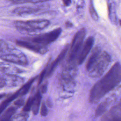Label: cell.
<instances>
[{"mask_svg":"<svg viewBox=\"0 0 121 121\" xmlns=\"http://www.w3.org/2000/svg\"><path fill=\"white\" fill-rule=\"evenodd\" d=\"M47 89V84L45 83L42 85V86L40 88V91L42 94H44L46 92Z\"/></svg>","mask_w":121,"mask_h":121,"instance_id":"obj_29","label":"cell"},{"mask_svg":"<svg viewBox=\"0 0 121 121\" xmlns=\"http://www.w3.org/2000/svg\"><path fill=\"white\" fill-rule=\"evenodd\" d=\"M111 61L110 54L105 51H101L89 69L86 70L88 75L95 78L100 77L106 70Z\"/></svg>","mask_w":121,"mask_h":121,"instance_id":"obj_2","label":"cell"},{"mask_svg":"<svg viewBox=\"0 0 121 121\" xmlns=\"http://www.w3.org/2000/svg\"><path fill=\"white\" fill-rule=\"evenodd\" d=\"M13 4H23L26 3H39L51 0H10Z\"/></svg>","mask_w":121,"mask_h":121,"instance_id":"obj_20","label":"cell"},{"mask_svg":"<svg viewBox=\"0 0 121 121\" xmlns=\"http://www.w3.org/2000/svg\"><path fill=\"white\" fill-rule=\"evenodd\" d=\"M33 100V96H30L27 99L26 104H25L24 107L23 108V111L24 112H28L31 109Z\"/></svg>","mask_w":121,"mask_h":121,"instance_id":"obj_23","label":"cell"},{"mask_svg":"<svg viewBox=\"0 0 121 121\" xmlns=\"http://www.w3.org/2000/svg\"><path fill=\"white\" fill-rule=\"evenodd\" d=\"M89 11H90V13L92 18L95 21L98 20L99 18V17L95 9V7L93 5V3L92 0L90 1V4L89 7Z\"/></svg>","mask_w":121,"mask_h":121,"instance_id":"obj_21","label":"cell"},{"mask_svg":"<svg viewBox=\"0 0 121 121\" xmlns=\"http://www.w3.org/2000/svg\"><path fill=\"white\" fill-rule=\"evenodd\" d=\"M0 59L9 62L21 65H26L28 63L26 57L23 53L17 52L15 49L11 47L0 54Z\"/></svg>","mask_w":121,"mask_h":121,"instance_id":"obj_5","label":"cell"},{"mask_svg":"<svg viewBox=\"0 0 121 121\" xmlns=\"http://www.w3.org/2000/svg\"><path fill=\"white\" fill-rule=\"evenodd\" d=\"M41 93L40 92V90H38L36 93L35 95L33 96V104L31 107L33 113L34 115H36L38 112L41 104Z\"/></svg>","mask_w":121,"mask_h":121,"instance_id":"obj_17","label":"cell"},{"mask_svg":"<svg viewBox=\"0 0 121 121\" xmlns=\"http://www.w3.org/2000/svg\"><path fill=\"white\" fill-rule=\"evenodd\" d=\"M9 47L10 46L6 41L0 39V54L7 51Z\"/></svg>","mask_w":121,"mask_h":121,"instance_id":"obj_24","label":"cell"},{"mask_svg":"<svg viewBox=\"0 0 121 121\" xmlns=\"http://www.w3.org/2000/svg\"><path fill=\"white\" fill-rule=\"evenodd\" d=\"M47 66H48V65L42 70L41 74H40V76L38 78V85L41 84V83L42 82L44 77L45 76V74H46V70H47Z\"/></svg>","mask_w":121,"mask_h":121,"instance_id":"obj_26","label":"cell"},{"mask_svg":"<svg viewBox=\"0 0 121 121\" xmlns=\"http://www.w3.org/2000/svg\"><path fill=\"white\" fill-rule=\"evenodd\" d=\"M5 82V86H16L20 85L23 81V79L15 74H6L3 75Z\"/></svg>","mask_w":121,"mask_h":121,"instance_id":"obj_12","label":"cell"},{"mask_svg":"<svg viewBox=\"0 0 121 121\" xmlns=\"http://www.w3.org/2000/svg\"><path fill=\"white\" fill-rule=\"evenodd\" d=\"M65 25H66V27H72V26H73L72 24L69 21L66 22L65 23Z\"/></svg>","mask_w":121,"mask_h":121,"instance_id":"obj_32","label":"cell"},{"mask_svg":"<svg viewBox=\"0 0 121 121\" xmlns=\"http://www.w3.org/2000/svg\"><path fill=\"white\" fill-rule=\"evenodd\" d=\"M50 21L46 19L33 20H17L14 23L16 28L21 33H26L40 31L47 27L50 25Z\"/></svg>","mask_w":121,"mask_h":121,"instance_id":"obj_4","label":"cell"},{"mask_svg":"<svg viewBox=\"0 0 121 121\" xmlns=\"http://www.w3.org/2000/svg\"><path fill=\"white\" fill-rule=\"evenodd\" d=\"M77 72V65H66L61 74V79L65 82H70L75 78Z\"/></svg>","mask_w":121,"mask_h":121,"instance_id":"obj_11","label":"cell"},{"mask_svg":"<svg viewBox=\"0 0 121 121\" xmlns=\"http://www.w3.org/2000/svg\"><path fill=\"white\" fill-rule=\"evenodd\" d=\"M48 113V110L46 105L44 102H43L42 104V106L41 108V115L42 116H45L47 115Z\"/></svg>","mask_w":121,"mask_h":121,"instance_id":"obj_25","label":"cell"},{"mask_svg":"<svg viewBox=\"0 0 121 121\" xmlns=\"http://www.w3.org/2000/svg\"><path fill=\"white\" fill-rule=\"evenodd\" d=\"M94 43V38L89 36L85 41L80 49L77 59V65H81L86 59L87 55L91 51Z\"/></svg>","mask_w":121,"mask_h":121,"instance_id":"obj_8","label":"cell"},{"mask_svg":"<svg viewBox=\"0 0 121 121\" xmlns=\"http://www.w3.org/2000/svg\"><path fill=\"white\" fill-rule=\"evenodd\" d=\"M107 1L109 18L111 20L115 21L116 20L115 1L114 0H107Z\"/></svg>","mask_w":121,"mask_h":121,"instance_id":"obj_18","label":"cell"},{"mask_svg":"<svg viewBox=\"0 0 121 121\" xmlns=\"http://www.w3.org/2000/svg\"><path fill=\"white\" fill-rule=\"evenodd\" d=\"M86 31L84 28L78 30L75 35L69 48L66 65H77V59L83 44Z\"/></svg>","mask_w":121,"mask_h":121,"instance_id":"obj_3","label":"cell"},{"mask_svg":"<svg viewBox=\"0 0 121 121\" xmlns=\"http://www.w3.org/2000/svg\"><path fill=\"white\" fill-rule=\"evenodd\" d=\"M103 121H120L121 120V103H119L104 114L101 119Z\"/></svg>","mask_w":121,"mask_h":121,"instance_id":"obj_9","label":"cell"},{"mask_svg":"<svg viewBox=\"0 0 121 121\" xmlns=\"http://www.w3.org/2000/svg\"><path fill=\"white\" fill-rule=\"evenodd\" d=\"M63 4L65 6H69L71 3V0H62Z\"/></svg>","mask_w":121,"mask_h":121,"instance_id":"obj_31","label":"cell"},{"mask_svg":"<svg viewBox=\"0 0 121 121\" xmlns=\"http://www.w3.org/2000/svg\"><path fill=\"white\" fill-rule=\"evenodd\" d=\"M24 99L23 98H20L15 101L14 105L17 107H20L23 105V104H24Z\"/></svg>","mask_w":121,"mask_h":121,"instance_id":"obj_27","label":"cell"},{"mask_svg":"<svg viewBox=\"0 0 121 121\" xmlns=\"http://www.w3.org/2000/svg\"><path fill=\"white\" fill-rule=\"evenodd\" d=\"M41 9L38 8L23 6L16 8L13 10V12L17 15L22 16L35 14L38 12Z\"/></svg>","mask_w":121,"mask_h":121,"instance_id":"obj_14","label":"cell"},{"mask_svg":"<svg viewBox=\"0 0 121 121\" xmlns=\"http://www.w3.org/2000/svg\"><path fill=\"white\" fill-rule=\"evenodd\" d=\"M5 86V80L3 75L0 74V88L3 87Z\"/></svg>","mask_w":121,"mask_h":121,"instance_id":"obj_28","label":"cell"},{"mask_svg":"<svg viewBox=\"0 0 121 121\" xmlns=\"http://www.w3.org/2000/svg\"><path fill=\"white\" fill-rule=\"evenodd\" d=\"M16 44L20 47L41 54L45 53L48 51L46 46L39 44L27 39L17 40L16 41Z\"/></svg>","mask_w":121,"mask_h":121,"instance_id":"obj_7","label":"cell"},{"mask_svg":"<svg viewBox=\"0 0 121 121\" xmlns=\"http://www.w3.org/2000/svg\"><path fill=\"white\" fill-rule=\"evenodd\" d=\"M26 95V93L23 89V88L21 87L18 90H17L16 93L13 94L12 95L8 98L7 99L4 101L0 104V115L2 113V112L5 110L6 107L13 100L15 99L18 96H23Z\"/></svg>","mask_w":121,"mask_h":121,"instance_id":"obj_13","label":"cell"},{"mask_svg":"<svg viewBox=\"0 0 121 121\" xmlns=\"http://www.w3.org/2000/svg\"><path fill=\"white\" fill-rule=\"evenodd\" d=\"M26 112H24V113H20L14 116H12V117L11 118L10 120H13V121L26 120L28 117V115L27 113H26Z\"/></svg>","mask_w":121,"mask_h":121,"instance_id":"obj_22","label":"cell"},{"mask_svg":"<svg viewBox=\"0 0 121 121\" xmlns=\"http://www.w3.org/2000/svg\"><path fill=\"white\" fill-rule=\"evenodd\" d=\"M112 101V98H108L100 103L95 110V117H99L102 114H104Z\"/></svg>","mask_w":121,"mask_h":121,"instance_id":"obj_16","label":"cell"},{"mask_svg":"<svg viewBox=\"0 0 121 121\" xmlns=\"http://www.w3.org/2000/svg\"><path fill=\"white\" fill-rule=\"evenodd\" d=\"M5 95H6L5 94H0V99L1 98H2V97H4V96H5Z\"/></svg>","mask_w":121,"mask_h":121,"instance_id":"obj_33","label":"cell"},{"mask_svg":"<svg viewBox=\"0 0 121 121\" xmlns=\"http://www.w3.org/2000/svg\"><path fill=\"white\" fill-rule=\"evenodd\" d=\"M69 48V45H66L63 49L62 50L60 53L58 55L57 57L54 60V61H52L51 64H50V65H48L45 77H49L52 75L53 72L56 69V67L58 65L59 63L63 59V58L66 56L67 52L68 51Z\"/></svg>","mask_w":121,"mask_h":121,"instance_id":"obj_10","label":"cell"},{"mask_svg":"<svg viewBox=\"0 0 121 121\" xmlns=\"http://www.w3.org/2000/svg\"><path fill=\"white\" fill-rule=\"evenodd\" d=\"M0 71L6 74H16L20 73L21 70L8 63L0 61Z\"/></svg>","mask_w":121,"mask_h":121,"instance_id":"obj_15","label":"cell"},{"mask_svg":"<svg viewBox=\"0 0 121 121\" xmlns=\"http://www.w3.org/2000/svg\"><path fill=\"white\" fill-rule=\"evenodd\" d=\"M121 80V65L120 62H116L93 86L89 94V102L97 103L107 93L115 87L120 83Z\"/></svg>","mask_w":121,"mask_h":121,"instance_id":"obj_1","label":"cell"},{"mask_svg":"<svg viewBox=\"0 0 121 121\" xmlns=\"http://www.w3.org/2000/svg\"><path fill=\"white\" fill-rule=\"evenodd\" d=\"M17 106H12L8 108L2 115L0 118V121L10 120L15 113L17 109Z\"/></svg>","mask_w":121,"mask_h":121,"instance_id":"obj_19","label":"cell"},{"mask_svg":"<svg viewBox=\"0 0 121 121\" xmlns=\"http://www.w3.org/2000/svg\"><path fill=\"white\" fill-rule=\"evenodd\" d=\"M85 2L84 0H78L77 3V8H83L84 6Z\"/></svg>","mask_w":121,"mask_h":121,"instance_id":"obj_30","label":"cell"},{"mask_svg":"<svg viewBox=\"0 0 121 121\" xmlns=\"http://www.w3.org/2000/svg\"><path fill=\"white\" fill-rule=\"evenodd\" d=\"M62 31L61 28H57L50 32L26 38L41 45L46 46L58 39Z\"/></svg>","mask_w":121,"mask_h":121,"instance_id":"obj_6","label":"cell"}]
</instances>
